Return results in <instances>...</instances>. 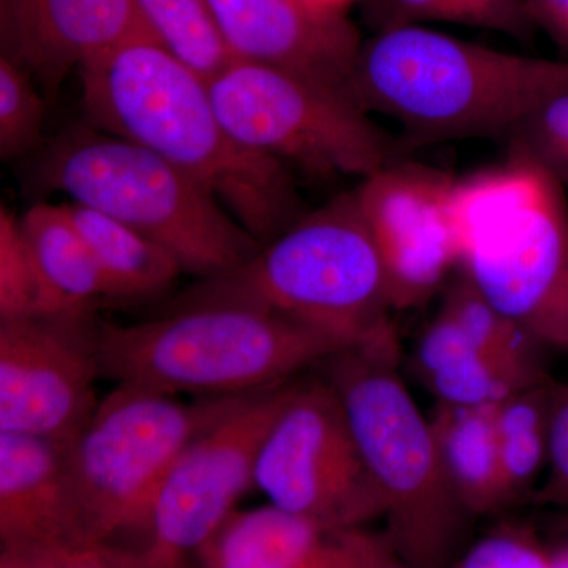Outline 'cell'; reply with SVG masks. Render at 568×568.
I'll list each match as a JSON object with an SVG mask.
<instances>
[{"mask_svg": "<svg viewBox=\"0 0 568 568\" xmlns=\"http://www.w3.org/2000/svg\"><path fill=\"white\" fill-rule=\"evenodd\" d=\"M532 500L538 506L568 507V384L556 381L552 387L548 467Z\"/></svg>", "mask_w": 568, "mask_h": 568, "instance_id": "30", "label": "cell"}, {"mask_svg": "<svg viewBox=\"0 0 568 568\" xmlns=\"http://www.w3.org/2000/svg\"><path fill=\"white\" fill-rule=\"evenodd\" d=\"M455 182L443 171L394 160L354 190L386 271L394 310L424 305L458 268Z\"/></svg>", "mask_w": 568, "mask_h": 568, "instance_id": "13", "label": "cell"}, {"mask_svg": "<svg viewBox=\"0 0 568 568\" xmlns=\"http://www.w3.org/2000/svg\"><path fill=\"white\" fill-rule=\"evenodd\" d=\"M216 111L250 151L313 178H366L396 145L346 89L297 71L233 61L209 81Z\"/></svg>", "mask_w": 568, "mask_h": 568, "instance_id": "9", "label": "cell"}, {"mask_svg": "<svg viewBox=\"0 0 568 568\" xmlns=\"http://www.w3.org/2000/svg\"><path fill=\"white\" fill-rule=\"evenodd\" d=\"M41 190L111 216L174 254L203 280L237 271L261 248L205 186L149 149L99 129H77L44 149Z\"/></svg>", "mask_w": 568, "mask_h": 568, "instance_id": "7", "label": "cell"}, {"mask_svg": "<svg viewBox=\"0 0 568 568\" xmlns=\"http://www.w3.org/2000/svg\"><path fill=\"white\" fill-rule=\"evenodd\" d=\"M186 297L264 306L342 351L396 338L386 271L354 192L301 216L237 271Z\"/></svg>", "mask_w": 568, "mask_h": 568, "instance_id": "6", "label": "cell"}, {"mask_svg": "<svg viewBox=\"0 0 568 568\" xmlns=\"http://www.w3.org/2000/svg\"><path fill=\"white\" fill-rule=\"evenodd\" d=\"M388 568H409V567L403 566L402 562H396V564H394V566H390Z\"/></svg>", "mask_w": 568, "mask_h": 568, "instance_id": "37", "label": "cell"}, {"mask_svg": "<svg viewBox=\"0 0 568 568\" xmlns=\"http://www.w3.org/2000/svg\"><path fill=\"white\" fill-rule=\"evenodd\" d=\"M138 39L153 37L134 0H0L3 58L48 92L97 55Z\"/></svg>", "mask_w": 568, "mask_h": 568, "instance_id": "14", "label": "cell"}, {"mask_svg": "<svg viewBox=\"0 0 568 568\" xmlns=\"http://www.w3.org/2000/svg\"><path fill=\"white\" fill-rule=\"evenodd\" d=\"M398 336L328 358L334 388L384 504L388 540L409 568H447L469 515L448 487L433 435L398 372Z\"/></svg>", "mask_w": 568, "mask_h": 568, "instance_id": "5", "label": "cell"}, {"mask_svg": "<svg viewBox=\"0 0 568 568\" xmlns=\"http://www.w3.org/2000/svg\"><path fill=\"white\" fill-rule=\"evenodd\" d=\"M347 88L368 114L399 123L410 145L510 138L568 88V59L499 51L413 26L362 41Z\"/></svg>", "mask_w": 568, "mask_h": 568, "instance_id": "2", "label": "cell"}, {"mask_svg": "<svg viewBox=\"0 0 568 568\" xmlns=\"http://www.w3.org/2000/svg\"><path fill=\"white\" fill-rule=\"evenodd\" d=\"M41 287L21 220L0 212V323L41 316Z\"/></svg>", "mask_w": 568, "mask_h": 568, "instance_id": "26", "label": "cell"}, {"mask_svg": "<svg viewBox=\"0 0 568 568\" xmlns=\"http://www.w3.org/2000/svg\"><path fill=\"white\" fill-rule=\"evenodd\" d=\"M552 568H568V545L552 552Z\"/></svg>", "mask_w": 568, "mask_h": 568, "instance_id": "36", "label": "cell"}, {"mask_svg": "<svg viewBox=\"0 0 568 568\" xmlns=\"http://www.w3.org/2000/svg\"><path fill=\"white\" fill-rule=\"evenodd\" d=\"M537 31L548 39L568 58V0H526Z\"/></svg>", "mask_w": 568, "mask_h": 568, "instance_id": "33", "label": "cell"}, {"mask_svg": "<svg viewBox=\"0 0 568 568\" xmlns=\"http://www.w3.org/2000/svg\"><path fill=\"white\" fill-rule=\"evenodd\" d=\"M200 568H388L386 532L335 528L267 504L237 510L194 555Z\"/></svg>", "mask_w": 568, "mask_h": 568, "instance_id": "16", "label": "cell"}, {"mask_svg": "<svg viewBox=\"0 0 568 568\" xmlns=\"http://www.w3.org/2000/svg\"><path fill=\"white\" fill-rule=\"evenodd\" d=\"M78 74L95 129L136 142L200 182L261 245L301 219L290 168L235 140L207 78L155 40L119 44Z\"/></svg>", "mask_w": 568, "mask_h": 568, "instance_id": "1", "label": "cell"}, {"mask_svg": "<svg viewBox=\"0 0 568 568\" xmlns=\"http://www.w3.org/2000/svg\"><path fill=\"white\" fill-rule=\"evenodd\" d=\"M65 209L99 265L106 302L151 301L183 274L173 253L133 227L84 205L69 203Z\"/></svg>", "mask_w": 568, "mask_h": 568, "instance_id": "21", "label": "cell"}, {"mask_svg": "<svg viewBox=\"0 0 568 568\" xmlns=\"http://www.w3.org/2000/svg\"><path fill=\"white\" fill-rule=\"evenodd\" d=\"M92 315L0 323V433L69 444L92 416L102 375Z\"/></svg>", "mask_w": 568, "mask_h": 568, "instance_id": "12", "label": "cell"}, {"mask_svg": "<svg viewBox=\"0 0 568 568\" xmlns=\"http://www.w3.org/2000/svg\"><path fill=\"white\" fill-rule=\"evenodd\" d=\"M0 568H119L110 545L55 540L6 547Z\"/></svg>", "mask_w": 568, "mask_h": 568, "instance_id": "29", "label": "cell"}, {"mask_svg": "<svg viewBox=\"0 0 568 568\" xmlns=\"http://www.w3.org/2000/svg\"><path fill=\"white\" fill-rule=\"evenodd\" d=\"M440 310L478 349L530 375L548 376L541 357L545 347L478 293L465 275L448 284Z\"/></svg>", "mask_w": 568, "mask_h": 568, "instance_id": "24", "label": "cell"}, {"mask_svg": "<svg viewBox=\"0 0 568 568\" xmlns=\"http://www.w3.org/2000/svg\"><path fill=\"white\" fill-rule=\"evenodd\" d=\"M495 407L436 403L429 416L448 487L470 518L507 508L497 450Z\"/></svg>", "mask_w": 568, "mask_h": 568, "instance_id": "20", "label": "cell"}, {"mask_svg": "<svg viewBox=\"0 0 568 568\" xmlns=\"http://www.w3.org/2000/svg\"><path fill=\"white\" fill-rule=\"evenodd\" d=\"M103 377L193 399L242 398L291 383L338 346L264 306L183 297L133 324L97 325Z\"/></svg>", "mask_w": 568, "mask_h": 568, "instance_id": "3", "label": "cell"}, {"mask_svg": "<svg viewBox=\"0 0 568 568\" xmlns=\"http://www.w3.org/2000/svg\"><path fill=\"white\" fill-rule=\"evenodd\" d=\"M511 149L528 153L568 186V88L545 100L510 134Z\"/></svg>", "mask_w": 568, "mask_h": 568, "instance_id": "27", "label": "cell"}, {"mask_svg": "<svg viewBox=\"0 0 568 568\" xmlns=\"http://www.w3.org/2000/svg\"><path fill=\"white\" fill-rule=\"evenodd\" d=\"M44 100L31 74L0 58V155L17 159L41 144Z\"/></svg>", "mask_w": 568, "mask_h": 568, "instance_id": "25", "label": "cell"}, {"mask_svg": "<svg viewBox=\"0 0 568 568\" xmlns=\"http://www.w3.org/2000/svg\"><path fill=\"white\" fill-rule=\"evenodd\" d=\"M567 189L528 153L457 179L459 274L545 349L568 353Z\"/></svg>", "mask_w": 568, "mask_h": 568, "instance_id": "4", "label": "cell"}, {"mask_svg": "<svg viewBox=\"0 0 568 568\" xmlns=\"http://www.w3.org/2000/svg\"><path fill=\"white\" fill-rule=\"evenodd\" d=\"M233 399H193L115 384L67 444L74 540L118 545L144 532L153 497L183 447Z\"/></svg>", "mask_w": 568, "mask_h": 568, "instance_id": "8", "label": "cell"}, {"mask_svg": "<svg viewBox=\"0 0 568 568\" xmlns=\"http://www.w3.org/2000/svg\"><path fill=\"white\" fill-rule=\"evenodd\" d=\"M207 2L235 61L282 67L349 92L364 40L346 14L325 13L302 0Z\"/></svg>", "mask_w": 568, "mask_h": 568, "instance_id": "15", "label": "cell"}, {"mask_svg": "<svg viewBox=\"0 0 568 568\" xmlns=\"http://www.w3.org/2000/svg\"><path fill=\"white\" fill-rule=\"evenodd\" d=\"M41 287V316L92 315L106 290L65 204H37L21 216Z\"/></svg>", "mask_w": 568, "mask_h": 568, "instance_id": "19", "label": "cell"}, {"mask_svg": "<svg viewBox=\"0 0 568 568\" xmlns=\"http://www.w3.org/2000/svg\"><path fill=\"white\" fill-rule=\"evenodd\" d=\"M302 2L325 13L346 14L347 7L355 0H302Z\"/></svg>", "mask_w": 568, "mask_h": 568, "instance_id": "35", "label": "cell"}, {"mask_svg": "<svg viewBox=\"0 0 568 568\" xmlns=\"http://www.w3.org/2000/svg\"><path fill=\"white\" fill-rule=\"evenodd\" d=\"M293 383L233 399L209 422L160 484L140 547L126 549L152 562L194 558L256 488L261 446Z\"/></svg>", "mask_w": 568, "mask_h": 568, "instance_id": "11", "label": "cell"}, {"mask_svg": "<svg viewBox=\"0 0 568 568\" xmlns=\"http://www.w3.org/2000/svg\"><path fill=\"white\" fill-rule=\"evenodd\" d=\"M153 40L209 81L235 61L207 0H134Z\"/></svg>", "mask_w": 568, "mask_h": 568, "instance_id": "23", "label": "cell"}, {"mask_svg": "<svg viewBox=\"0 0 568 568\" xmlns=\"http://www.w3.org/2000/svg\"><path fill=\"white\" fill-rule=\"evenodd\" d=\"M268 504L335 526L369 528L384 504L328 381H294L257 457Z\"/></svg>", "mask_w": 568, "mask_h": 568, "instance_id": "10", "label": "cell"}, {"mask_svg": "<svg viewBox=\"0 0 568 568\" xmlns=\"http://www.w3.org/2000/svg\"><path fill=\"white\" fill-rule=\"evenodd\" d=\"M416 368L436 403L450 406H497L549 377L530 375L478 349L443 310L418 339Z\"/></svg>", "mask_w": 568, "mask_h": 568, "instance_id": "18", "label": "cell"}, {"mask_svg": "<svg viewBox=\"0 0 568 568\" xmlns=\"http://www.w3.org/2000/svg\"><path fill=\"white\" fill-rule=\"evenodd\" d=\"M110 547L119 568H200V566H193L192 559L175 560V562H152V560L140 558L130 549L114 547V545H110Z\"/></svg>", "mask_w": 568, "mask_h": 568, "instance_id": "34", "label": "cell"}, {"mask_svg": "<svg viewBox=\"0 0 568 568\" xmlns=\"http://www.w3.org/2000/svg\"><path fill=\"white\" fill-rule=\"evenodd\" d=\"M551 377L521 388L495 407L497 450L507 508L534 497L549 459Z\"/></svg>", "mask_w": 568, "mask_h": 568, "instance_id": "22", "label": "cell"}, {"mask_svg": "<svg viewBox=\"0 0 568 568\" xmlns=\"http://www.w3.org/2000/svg\"><path fill=\"white\" fill-rule=\"evenodd\" d=\"M457 24L504 33L518 41L536 37L526 0H455Z\"/></svg>", "mask_w": 568, "mask_h": 568, "instance_id": "31", "label": "cell"}, {"mask_svg": "<svg viewBox=\"0 0 568 568\" xmlns=\"http://www.w3.org/2000/svg\"><path fill=\"white\" fill-rule=\"evenodd\" d=\"M454 568H552V552L532 530L506 525L466 549Z\"/></svg>", "mask_w": 568, "mask_h": 568, "instance_id": "28", "label": "cell"}, {"mask_svg": "<svg viewBox=\"0 0 568 568\" xmlns=\"http://www.w3.org/2000/svg\"><path fill=\"white\" fill-rule=\"evenodd\" d=\"M368 17L376 32L428 22L457 24L455 0H368Z\"/></svg>", "mask_w": 568, "mask_h": 568, "instance_id": "32", "label": "cell"}, {"mask_svg": "<svg viewBox=\"0 0 568 568\" xmlns=\"http://www.w3.org/2000/svg\"><path fill=\"white\" fill-rule=\"evenodd\" d=\"M65 444L0 433V541L74 540L67 489Z\"/></svg>", "mask_w": 568, "mask_h": 568, "instance_id": "17", "label": "cell"}]
</instances>
